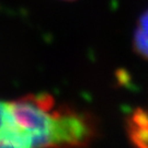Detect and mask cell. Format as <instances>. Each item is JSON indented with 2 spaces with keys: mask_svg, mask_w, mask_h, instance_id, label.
Instances as JSON below:
<instances>
[{
  "mask_svg": "<svg viewBox=\"0 0 148 148\" xmlns=\"http://www.w3.org/2000/svg\"><path fill=\"white\" fill-rule=\"evenodd\" d=\"M98 137V123L89 113L69 106L58 109L55 146H87Z\"/></svg>",
  "mask_w": 148,
  "mask_h": 148,
  "instance_id": "1",
  "label": "cell"
},
{
  "mask_svg": "<svg viewBox=\"0 0 148 148\" xmlns=\"http://www.w3.org/2000/svg\"><path fill=\"white\" fill-rule=\"evenodd\" d=\"M127 134L134 145L148 147V112L136 109L127 119Z\"/></svg>",
  "mask_w": 148,
  "mask_h": 148,
  "instance_id": "2",
  "label": "cell"
},
{
  "mask_svg": "<svg viewBox=\"0 0 148 148\" xmlns=\"http://www.w3.org/2000/svg\"><path fill=\"white\" fill-rule=\"evenodd\" d=\"M133 46L139 56L148 60V9L139 18L134 34Z\"/></svg>",
  "mask_w": 148,
  "mask_h": 148,
  "instance_id": "3",
  "label": "cell"
},
{
  "mask_svg": "<svg viewBox=\"0 0 148 148\" xmlns=\"http://www.w3.org/2000/svg\"><path fill=\"white\" fill-rule=\"evenodd\" d=\"M67 1H71V0H67Z\"/></svg>",
  "mask_w": 148,
  "mask_h": 148,
  "instance_id": "4",
  "label": "cell"
}]
</instances>
